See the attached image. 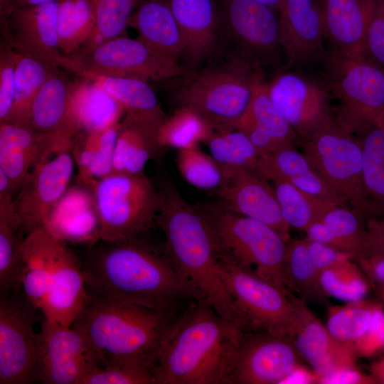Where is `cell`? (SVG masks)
<instances>
[{
	"label": "cell",
	"instance_id": "obj_1",
	"mask_svg": "<svg viewBox=\"0 0 384 384\" xmlns=\"http://www.w3.org/2000/svg\"><path fill=\"white\" fill-rule=\"evenodd\" d=\"M139 238L93 242L82 264L87 292L156 309L184 307L196 297L166 254Z\"/></svg>",
	"mask_w": 384,
	"mask_h": 384
},
{
	"label": "cell",
	"instance_id": "obj_2",
	"mask_svg": "<svg viewBox=\"0 0 384 384\" xmlns=\"http://www.w3.org/2000/svg\"><path fill=\"white\" fill-rule=\"evenodd\" d=\"M243 331L208 304L190 302L158 349L155 384H226Z\"/></svg>",
	"mask_w": 384,
	"mask_h": 384
},
{
	"label": "cell",
	"instance_id": "obj_3",
	"mask_svg": "<svg viewBox=\"0 0 384 384\" xmlns=\"http://www.w3.org/2000/svg\"><path fill=\"white\" fill-rule=\"evenodd\" d=\"M156 225L165 237L164 248L193 290L196 300L211 306L223 319L243 331L248 323L223 283L217 253L207 223L169 181L159 186Z\"/></svg>",
	"mask_w": 384,
	"mask_h": 384
},
{
	"label": "cell",
	"instance_id": "obj_4",
	"mask_svg": "<svg viewBox=\"0 0 384 384\" xmlns=\"http://www.w3.org/2000/svg\"><path fill=\"white\" fill-rule=\"evenodd\" d=\"M184 307L151 309L102 299L87 292L84 306L71 326L84 336L99 367H102L127 358L157 354L161 341Z\"/></svg>",
	"mask_w": 384,
	"mask_h": 384
},
{
	"label": "cell",
	"instance_id": "obj_5",
	"mask_svg": "<svg viewBox=\"0 0 384 384\" xmlns=\"http://www.w3.org/2000/svg\"><path fill=\"white\" fill-rule=\"evenodd\" d=\"M262 75L257 67L240 56L198 70H189L171 87L178 107L192 110L213 130L233 129L246 110L255 83Z\"/></svg>",
	"mask_w": 384,
	"mask_h": 384
},
{
	"label": "cell",
	"instance_id": "obj_6",
	"mask_svg": "<svg viewBox=\"0 0 384 384\" xmlns=\"http://www.w3.org/2000/svg\"><path fill=\"white\" fill-rule=\"evenodd\" d=\"M196 206L207 223L218 254L292 295L282 280L287 242L276 230L258 220L229 211L218 203Z\"/></svg>",
	"mask_w": 384,
	"mask_h": 384
},
{
	"label": "cell",
	"instance_id": "obj_7",
	"mask_svg": "<svg viewBox=\"0 0 384 384\" xmlns=\"http://www.w3.org/2000/svg\"><path fill=\"white\" fill-rule=\"evenodd\" d=\"M92 191L98 224L97 240H132L156 225L161 193L144 172H112L96 181Z\"/></svg>",
	"mask_w": 384,
	"mask_h": 384
},
{
	"label": "cell",
	"instance_id": "obj_8",
	"mask_svg": "<svg viewBox=\"0 0 384 384\" xmlns=\"http://www.w3.org/2000/svg\"><path fill=\"white\" fill-rule=\"evenodd\" d=\"M60 68L80 77L132 78L143 80H167L186 70L144 41L118 36L90 48L63 55Z\"/></svg>",
	"mask_w": 384,
	"mask_h": 384
},
{
	"label": "cell",
	"instance_id": "obj_9",
	"mask_svg": "<svg viewBox=\"0 0 384 384\" xmlns=\"http://www.w3.org/2000/svg\"><path fill=\"white\" fill-rule=\"evenodd\" d=\"M302 153L346 205L366 218L361 142L334 120L302 141Z\"/></svg>",
	"mask_w": 384,
	"mask_h": 384
},
{
	"label": "cell",
	"instance_id": "obj_10",
	"mask_svg": "<svg viewBox=\"0 0 384 384\" xmlns=\"http://www.w3.org/2000/svg\"><path fill=\"white\" fill-rule=\"evenodd\" d=\"M217 253V252H216ZM218 273L246 319L249 330L290 334L292 297L237 262L217 253Z\"/></svg>",
	"mask_w": 384,
	"mask_h": 384
},
{
	"label": "cell",
	"instance_id": "obj_11",
	"mask_svg": "<svg viewBox=\"0 0 384 384\" xmlns=\"http://www.w3.org/2000/svg\"><path fill=\"white\" fill-rule=\"evenodd\" d=\"M38 311L21 290L0 297V384L40 383Z\"/></svg>",
	"mask_w": 384,
	"mask_h": 384
},
{
	"label": "cell",
	"instance_id": "obj_12",
	"mask_svg": "<svg viewBox=\"0 0 384 384\" xmlns=\"http://www.w3.org/2000/svg\"><path fill=\"white\" fill-rule=\"evenodd\" d=\"M302 358L289 335L260 330L240 334L226 384L282 383Z\"/></svg>",
	"mask_w": 384,
	"mask_h": 384
},
{
	"label": "cell",
	"instance_id": "obj_13",
	"mask_svg": "<svg viewBox=\"0 0 384 384\" xmlns=\"http://www.w3.org/2000/svg\"><path fill=\"white\" fill-rule=\"evenodd\" d=\"M75 161L70 150L47 151L35 164L14 200L23 231L50 224L71 180Z\"/></svg>",
	"mask_w": 384,
	"mask_h": 384
},
{
	"label": "cell",
	"instance_id": "obj_14",
	"mask_svg": "<svg viewBox=\"0 0 384 384\" xmlns=\"http://www.w3.org/2000/svg\"><path fill=\"white\" fill-rule=\"evenodd\" d=\"M272 102L294 132L305 141L334 121L327 90L297 72H284L267 83Z\"/></svg>",
	"mask_w": 384,
	"mask_h": 384
},
{
	"label": "cell",
	"instance_id": "obj_15",
	"mask_svg": "<svg viewBox=\"0 0 384 384\" xmlns=\"http://www.w3.org/2000/svg\"><path fill=\"white\" fill-rule=\"evenodd\" d=\"M38 334V374L44 384H81L99 366L84 336L43 316Z\"/></svg>",
	"mask_w": 384,
	"mask_h": 384
},
{
	"label": "cell",
	"instance_id": "obj_16",
	"mask_svg": "<svg viewBox=\"0 0 384 384\" xmlns=\"http://www.w3.org/2000/svg\"><path fill=\"white\" fill-rule=\"evenodd\" d=\"M324 61L329 85L343 109L370 119L384 107L383 68L366 56L350 57L334 51Z\"/></svg>",
	"mask_w": 384,
	"mask_h": 384
},
{
	"label": "cell",
	"instance_id": "obj_17",
	"mask_svg": "<svg viewBox=\"0 0 384 384\" xmlns=\"http://www.w3.org/2000/svg\"><path fill=\"white\" fill-rule=\"evenodd\" d=\"M58 1L1 14V41L16 53L60 67L63 55L57 31Z\"/></svg>",
	"mask_w": 384,
	"mask_h": 384
},
{
	"label": "cell",
	"instance_id": "obj_18",
	"mask_svg": "<svg viewBox=\"0 0 384 384\" xmlns=\"http://www.w3.org/2000/svg\"><path fill=\"white\" fill-rule=\"evenodd\" d=\"M224 180L216 190L223 208L265 223L288 242L290 228L284 222L273 186L255 169H223Z\"/></svg>",
	"mask_w": 384,
	"mask_h": 384
},
{
	"label": "cell",
	"instance_id": "obj_19",
	"mask_svg": "<svg viewBox=\"0 0 384 384\" xmlns=\"http://www.w3.org/2000/svg\"><path fill=\"white\" fill-rule=\"evenodd\" d=\"M223 36L250 57H265L281 45L279 13L254 0H220Z\"/></svg>",
	"mask_w": 384,
	"mask_h": 384
},
{
	"label": "cell",
	"instance_id": "obj_20",
	"mask_svg": "<svg viewBox=\"0 0 384 384\" xmlns=\"http://www.w3.org/2000/svg\"><path fill=\"white\" fill-rule=\"evenodd\" d=\"M294 322L289 334L301 357L319 376L336 369L356 366L353 349L338 341L306 306L305 301L292 297Z\"/></svg>",
	"mask_w": 384,
	"mask_h": 384
},
{
	"label": "cell",
	"instance_id": "obj_21",
	"mask_svg": "<svg viewBox=\"0 0 384 384\" xmlns=\"http://www.w3.org/2000/svg\"><path fill=\"white\" fill-rule=\"evenodd\" d=\"M279 37L288 65L325 59L319 0H284L279 12Z\"/></svg>",
	"mask_w": 384,
	"mask_h": 384
},
{
	"label": "cell",
	"instance_id": "obj_22",
	"mask_svg": "<svg viewBox=\"0 0 384 384\" xmlns=\"http://www.w3.org/2000/svg\"><path fill=\"white\" fill-rule=\"evenodd\" d=\"M185 42L189 69L216 54L223 38L217 0H166Z\"/></svg>",
	"mask_w": 384,
	"mask_h": 384
},
{
	"label": "cell",
	"instance_id": "obj_23",
	"mask_svg": "<svg viewBox=\"0 0 384 384\" xmlns=\"http://www.w3.org/2000/svg\"><path fill=\"white\" fill-rule=\"evenodd\" d=\"M87 297L82 264L61 240L49 287L40 310L43 316L71 326Z\"/></svg>",
	"mask_w": 384,
	"mask_h": 384
},
{
	"label": "cell",
	"instance_id": "obj_24",
	"mask_svg": "<svg viewBox=\"0 0 384 384\" xmlns=\"http://www.w3.org/2000/svg\"><path fill=\"white\" fill-rule=\"evenodd\" d=\"M58 134L43 133L8 122H0V171L18 190L35 164L48 150L62 149Z\"/></svg>",
	"mask_w": 384,
	"mask_h": 384
},
{
	"label": "cell",
	"instance_id": "obj_25",
	"mask_svg": "<svg viewBox=\"0 0 384 384\" xmlns=\"http://www.w3.org/2000/svg\"><path fill=\"white\" fill-rule=\"evenodd\" d=\"M235 128L247 135L260 156L293 144V141L297 138L270 98L267 82L262 75Z\"/></svg>",
	"mask_w": 384,
	"mask_h": 384
},
{
	"label": "cell",
	"instance_id": "obj_26",
	"mask_svg": "<svg viewBox=\"0 0 384 384\" xmlns=\"http://www.w3.org/2000/svg\"><path fill=\"white\" fill-rule=\"evenodd\" d=\"M324 38L334 52L365 56L370 0H321Z\"/></svg>",
	"mask_w": 384,
	"mask_h": 384
},
{
	"label": "cell",
	"instance_id": "obj_27",
	"mask_svg": "<svg viewBox=\"0 0 384 384\" xmlns=\"http://www.w3.org/2000/svg\"><path fill=\"white\" fill-rule=\"evenodd\" d=\"M78 83L55 70L44 82L32 104L30 127L73 140L78 131L71 119L72 102Z\"/></svg>",
	"mask_w": 384,
	"mask_h": 384
},
{
	"label": "cell",
	"instance_id": "obj_28",
	"mask_svg": "<svg viewBox=\"0 0 384 384\" xmlns=\"http://www.w3.org/2000/svg\"><path fill=\"white\" fill-rule=\"evenodd\" d=\"M61 240L44 226L31 229L23 239L21 291L39 311L49 287Z\"/></svg>",
	"mask_w": 384,
	"mask_h": 384
},
{
	"label": "cell",
	"instance_id": "obj_29",
	"mask_svg": "<svg viewBox=\"0 0 384 384\" xmlns=\"http://www.w3.org/2000/svg\"><path fill=\"white\" fill-rule=\"evenodd\" d=\"M257 171L268 181L282 180L316 197L345 205L306 156L297 151L293 144L261 155Z\"/></svg>",
	"mask_w": 384,
	"mask_h": 384
},
{
	"label": "cell",
	"instance_id": "obj_30",
	"mask_svg": "<svg viewBox=\"0 0 384 384\" xmlns=\"http://www.w3.org/2000/svg\"><path fill=\"white\" fill-rule=\"evenodd\" d=\"M129 26L140 39L167 58L177 61L185 52L181 31L166 0H145L132 14Z\"/></svg>",
	"mask_w": 384,
	"mask_h": 384
},
{
	"label": "cell",
	"instance_id": "obj_31",
	"mask_svg": "<svg viewBox=\"0 0 384 384\" xmlns=\"http://www.w3.org/2000/svg\"><path fill=\"white\" fill-rule=\"evenodd\" d=\"M158 129L124 114L119 122L113 159V172L139 174L161 148Z\"/></svg>",
	"mask_w": 384,
	"mask_h": 384
},
{
	"label": "cell",
	"instance_id": "obj_32",
	"mask_svg": "<svg viewBox=\"0 0 384 384\" xmlns=\"http://www.w3.org/2000/svg\"><path fill=\"white\" fill-rule=\"evenodd\" d=\"M360 137L363 150V183L367 218L384 213V131L372 120L351 134Z\"/></svg>",
	"mask_w": 384,
	"mask_h": 384
},
{
	"label": "cell",
	"instance_id": "obj_33",
	"mask_svg": "<svg viewBox=\"0 0 384 384\" xmlns=\"http://www.w3.org/2000/svg\"><path fill=\"white\" fill-rule=\"evenodd\" d=\"M78 82L72 102L71 119L78 131L92 132L120 122L124 112L119 104L95 81Z\"/></svg>",
	"mask_w": 384,
	"mask_h": 384
},
{
	"label": "cell",
	"instance_id": "obj_34",
	"mask_svg": "<svg viewBox=\"0 0 384 384\" xmlns=\"http://www.w3.org/2000/svg\"><path fill=\"white\" fill-rule=\"evenodd\" d=\"M97 82L122 107L124 114L159 129L167 117L147 81L132 78L98 77Z\"/></svg>",
	"mask_w": 384,
	"mask_h": 384
},
{
	"label": "cell",
	"instance_id": "obj_35",
	"mask_svg": "<svg viewBox=\"0 0 384 384\" xmlns=\"http://www.w3.org/2000/svg\"><path fill=\"white\" fill-rule=\"evenodd\" d=\"M26 233L14 203L0 205V295L21 290L22 247Z\"/></svg>",
	"mask_w": 384,
	"mask_h": 384
},
{
	"label": "cell",
	"instance_id": "obj_36",
	"mask_svg": "<svg viewBox=\"0 0 384 384\" xmlns=\"http://www.w3.org/2000/svg\"><path fill=\"white\" fill-rule=\"evenodd\" d=\"M282 280L286 289L305 301H324L327 297L319 282V273L310 255L305 238L289 240L282 267Z\"/></svg>",
	"mask_w": 384,
	"mask_h": 384
},
{
	"label": "cell",
	"instance_id": "obj_37",
	"mask_svg": "<svg viewBox=\"0 0 384 384\" xmlns=\"http://www.w3.org/2000/svg\"><path fill=\"white\" fill-rule=\"evenodd\" d=\"M14 100L6 122L30 127L32 104L52 73V66L33 57L17 53Z\"/></svg>",
	"mask_w": 384,
	"mask_h": 384
},
{
	"label": "cell",
	"instance_id": "obj_38",
	"mask_svg": "<svg viewBox=\"0 0 384 384\" xmlns=\"http://www.w3.org/2000/svg\"><path fill=\"white\" fill-rule=\"evenodd\" d=\"M57 31L60 50L71 55L89 42L95 26L92 0H58Z\"/></svg>",
	"mask_w": 384,
	"mask_h": 384
},
{
	"label": "cell",
	"instance_id": "obj_39",
	"mask_svg": "<svg viewBox=\"0 0 384 384\" xmlns=\"http://www.w3.org/2000/svg\"><path fill=\"white\" fill-rule=\"evenodd\" d=\"M270 181L282 216L290 228L305 232L311 224L321 220L331 207L339 205L302 191L287 181L279 179Z\"/></svg>",
	"mask_w": 384,
	"mask_h": 384
},
{
	"label": "cell",
	"instance_id": "obj_40",
	"mask_svg": "<svg viewBox=\"0 0 384 384\" xmlns=\"http://www.w3.org/2000/svg\"><path fill=\"white\" fill-rule=\"evenodd\" d=\"M379 306L378 300L368 299L331 306L327 310L326 326L336 339L353 349L367 333Z\"/></svg>",
	"mask_w": 384,
	"mask_h": 384
},
{
	"label": "cell",
	"instance_id": "obj_41",
	"mask_svg": "<svg viewBox=\"0 0 384 384\" xmlns=\"http://www.w3.org/2000/svg\"><path fill=\"white\" fill-rule=\"evenodd\" d=\"M204 143L223 169L257 170L260 154L243 132L236 128L213 130Z\"/></svg>",
	"mask_w": 384,
	"mask_h": 384
},
{
	"label": "cell",
	"instance_id": "obj_42",
	"mask_svg": "<svg viewBox=\"0 0 384 384\" xmlns=\"http://www.w3.org/2000/svg\"><path fill=\"white\" fill-rule=\"evenodd\" d=\"M213 131L210 124L186 107H178L160 125L156 138L161 148L178 150L198 146L205 142Z\"/></svg>",
	"mask_w": 384,
	"mask_h": 384
},
{
	"label": "cell",
	"instance_id": "obj_43",
	"mask_svg": "<svg viewBox=\"0 0 384 384\" xmlns=\"http://www.w3.org/2000/svg\"><path fill=\"white\" fill-rule=\"evenodd\" d=\"M157 354L122 359L92 368L81 384H155Z\"/></svg>",
	"mask_w": 384,
	"mask_h": 384
},
{
	"label": "cell",
	"instance_id": "obj_44",
	"mask_svg": "<svg viewBox=\"0 0 384 384\" xmlns=\"http://www.w3.org/2000/svg\"><path fill=\"white\" fill-rule=\"evenodd\" d=\"M319 282L326 297L346 303L367 299L371 290L364 274L353 259L321 272Z\"/></svg>",
	"mask_w": 384,
	"mask_h": 384
},
{
	"label": "cell",
	"instance_id": "obj_45",
	"mask_svg": "<svg viewBox=\"0 0 384 384\" xmlns=\"http://www.w3.org/2000/svg\"><path fill=\"white\" fill-rule=\"evenodd\" d=\"M95 16L92 35L82 48H90L120 36L137 6V0H92ZM82 49V48H81Z\"/></svg>",
	"mask_w": 384,
	"mask_h": 384
},
{
	"label": "cell",
	"instance_id": "obj_46",
	"mask_svg": "<svg viewBox=\"0 0 384 384\" xmlns=\"http://www.w3.org/2000/svg\"><path fill=\"white\" fill-rule=\"evenodd\" d=\"M176 161L184 180L197 188L217 190L223 182V168L198 146L179 150Z\"/></svg>",
	"mask_w": 384,
	"mask_h": 384
},
{
	"label": "cell",
	"instance_id": "obj_47",
	"mask_svg": "<svg viewBox=\"0 0 384 384\" xmlns=\"http://www.w3.org/2000/svg\"><path fill=\"white\" fill-rule=\"evenodd\" d=\"M346 245L353 260L359 254L366 234V218L359 210L335 205L321 220Z\"/></svg>",
	"mask_w": 384,
	"mask_h": 384
},
{
	"label": "cell",
	"instance_id": "obj_48",
	"mask_svg": "<svg viewBox=\"0 0 384 384\" xmlns=\"http://www.w3.org/2000/svg\"><path fill=\"white\" fill-rule=\"evenodd\" d=\"M119 122L100 131L96 151L87 172V185L92 186L96 181L113 172V159Z\"/></svg>",
	"mask_w": 384,
	"mask_h": 384
},
{
	"label": "cell",
	"instance_id": "obj_49",
	"mask_svg": "<svg viewBox=\"0 0 384 384\" xmlns=\"http://www.w3.org/2000/svg\"><path fill=\"white\" fill-rule=\"evenodd\" d=\"M17 53L1 41L0 43V122L11 112L15 94Z\"/></svg>",
	"mask_w": 384,
	"mask_h": 384
},
{
	"label": "cell",
	"instance_id": "obj_50",
	"mask_svg": "<svg viewBox=\"0 0 384 384\" xmlns=\"http://www.w3.org/2000/svg\"><path fill=\"white\" fill-rule=\"evenodd\" d=\"M365 56L384 68V0H370Z\"/></svg>",
	"mask_w": 384,
	"mask_h": 384
},
{
	"label": "cell",
	"instance_id": "obj_51",
	"mask_svg": "<svg viewBox=\"0 0 384 384\" xmlns=\"http://www.w3.org/2000/svg\"><path fill=\"white\" fill-rule=\"evenodd\" d=\"M353 350L356 358H369L384 352V309L380 304L369 329Z\"/></svg>",
	"mask_w": 384,
	"mask_h": 384
},
{
	"label": "cell",
	"instance_id": "obj_52",
	"mask_svg": "<svg viewBox=\"0 0 384 384\" xmlns=\"http://www.w3.org/2000/svg\"><path fill=\"white\" fill-rule=\"evenodd\" d=\"M304 238L311 259L319 274L324 270L348 259H353L350 255L334 247L311 240L306 237Z\"/></svg>",
	"mask_w": 384,
	"mask_h": 384
},
{
	"label": "cell",
	"instance_id": "obj_53",
	"mask_svg": "<svg viewBox=\"0 0 384 384\" xmlns=\"http://www.w3.org/2000/svg\"><path fill=\"white\" fill-rule=\"evenodd\" d=\"M359 266L372 290L377 295L384 291V253L358 256L353 260Z\"/></svg>",
	"mask_w": 384,
	"mask_h": 384
},
{
	"label": "cell",
	"instance_id": "obj_54",
	"mask_svg": "<svg viewBox=\"0 0 384 384\" xmlns=\"http://www.w3.org/2000/svg\"><path fill=\"white\" fill-rule=\"evenodd\" d=\"M378 253H384V213L366 219L365 237L356 257Z\"/></svg>",
	"mask_w": 384,
	"mask_h": 384
},
{
	"label": "cell",
	"instance_id": "obj_55",
	"mask_svg": "<svg viewBox=\"0 0 384 384\" xmlns=\"http://www.w3.org/2000/svg\"><path fill=\"white\" fill-rule=\"evenodd\" d=\"M321 384H377L373 376L359 370L356 366L336 369L318 378Z\"/></svg>",
	"mask_w": 384,
	"mask_h": 384
},
{
	"label": "cell",
	"instance_id": "obj_56",
	"mask_svg": "<svg viewBox=\"0 0 384 384\" xmlns=\"http://www.w3.org/2000/svg\"><path fill=\"white\" fill-rule=\"evenodd\" d=\"M305 232L307 238L334 247L351 256L346 245L321 220L311 224Z\"/></svg>",
	"mask_w": 384,
	"mask_h": 384
},
{
	"label": "cell",
	"instance_id": "obj_57",
	"mask_svg": "<svg viewBox=\"0 0 384 384\" xmlns=\"http://www.w3.org/2000/svg\"><path fill=\"white\" fill-rule=\"evenodd\" d=\"M317 380L318 375L313 370H307L300 363L282 383H317Z\"/></svg>",
	"mask_w": 384,
	"mask_h": 384
},
{
	"label": "cell",
	"instance_id": "obj_58",
	"mask_svg": "<svg viewBox=\"0 0 384 384\" xmlns=\"http://www.w3.org/2000/svg\"><path fill=\"white\" fill-rule=\"evenodd\" d=\"M56 1L58 0H0V13L5 14L20 7L36 6Z\"/></svg>",
	"mask_w": 384,
	"mask_h": 384
},
{
	"label": "cell",
	"instance_id": "obj_59",
	"mask_svg": "<svg viewBox=\"0 0 384 384\" xmlns=\"http://www.w3.org/2000/svg\"><path fill=\"white\" fill-rule=\"evenodd\" d=\"M370 374L377 383L384 384V356L374 361L370 366Z\"/></svg>",
	"mask_w": 384,
	"mask_h": 384
},
{
	"label": "cell",
	"instance_id": "obj_60",
	"mask_svg": "<svg viewBox=\"0 0 384 384\" xmlns=\"http://www.w3.org/2000/svg\"><path fill=\"white\" fill-rule=\"evenodd\" d=\"M265 4L278 13L281 11L284 5V0H254Z\"/></svg>",
	"mask_w": 384,
	"mask_h": 384
},
{
	"label": "cell",
	"instance_id": "obj_61",
	"mask_svg": "<svg viewBox=\"0 0 384 384\" xmlns=\"http://www.w3.org/2000/svg\"><path fill=\"white\" fill-rule=\"evenodd\" d=\"M370 119L384 131V107L374 114Z\"/></svg>",
	"mask_w": 384,
	"mask_h": 384
},
{
	"label": "cell",
	"instance_id": "obj_62",
	"mask_svg": "<svg viewBox=\"0 0 384 384\" xmlns=\"http://www.w3.org/2000/svg\"><path fill=\"white\" fill-rule=\"evenodd\" d=\"M378 302H380V305L384 309V291L381 292L380 294H378Z\"/></svg>",
	"mask_w": 384,
	"mask_h": 384
},
{
	"label": "cell",
	"instance_id": "obj_63",
	"mask_svg": "<svg viewBox=\"0 0 384 384\" xmlns=\"http://www.w3.org/2000/svg\"><path fill=\"white\" fill-rule=\"evenodd\" d=\"M144 1H145V0H137V5H138L140 2Z\"/></svg>",
	"mask_w": 384,
	"mask_h": 384
},
{
	"label": "cell",
	"instance_id": "obj_64",
	"mask_svg": "<svg viewBox=\"0 0 384 384\" xmlns=\"http://www.w3.org/2000/svg\"><path fill=\"white\" fill-rule=\"evenodd\" d=\"M319 1H321V0H319Z\"/></svg>",
	"mask_w": 384,
	"mask_h": 384
}]
</instances>
